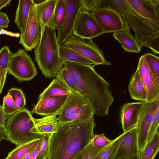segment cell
<instances>
[{"label":"cell","mask_w":159,"mask_h":159,"mask_svg":"<svg viewBox=\"0 0 159 159\" xmlns=\"http://www.w3.org/2000/svg\"><path fill=\"white\" fill-rule=\"evenodd\" d=\"M96 126L93 117L60 123L49 136L48 159H71L91 142Z\"/></svg>","instance_id":"6da1fadb"},{"label":"cell","mask_w":159,"mask_h":159,"mask_svg":"<svg viewBox=\"0 0 159 159\" xmlns=\"http://www.w3.org/2000/svg\"><path fill=\"white\" fill-rule=\"evenodd\" d=\"M64 66L73 77L80 94L87 101L94 113L107 116L114 99L110 84L95 70L93 65L66 62Z\"/></svg>","instance_id":"7a4b0ae2"},{"label":"cell","mask_w":159,"mask_h":159,"mask_svg":"<svg viewBox=\"0 0 159 159\" xmlns=\"http://www.w3.org/2000/svg\"><path fill=\"white\" fill-rule=\"evenodd\" d=\"M55 25H46L40 42L34 50L35 61L42 74L48 78H55L64 62L60 55V47Z\"/></svg>","instance_id":"3957f363"},{"label":"cell","mask_w":159,"mask_h":159,"mask_svg":"<svg viewBox=\"0 0 159 159\" xmlns=\"http://www.w3.org/2000/svg\"><path fill=\"white\" fill-rule=\"evenodd\" d=\"M107 6L117 11L122 18L124 30H133L141 48L151 39L159 34V25L145 17L127 0H108Z\"/></svg>","instance_id":"277c9868"},{"label":"cell","mask_w":159,"mask_h":159,"mask_svg":"<svg viewBox=\"0 0 159 159\" xmlns=\"http://www.w3.org/2000/svg\"><path fill=\"white\" fill-rule=\"evenodd\" d=\"M34 118L27 109L19 110L8 116L3 131L7 140L19 146L42 137L33 133L34 125Z\"/></svg>","instance_id":"5b68a950"},{"label":"cell","mask_w":159,"mask_h":159,"mask_svg":"<svg viewBox=\"0 0 159 159\" xmlns=\"http://www.w3.org/2000/svg\"><path fill=\"white\" fill-rule=\"evenodd\" d=\"M8 72L20 82L30 80L37 74L31 58L25 50L22 49H19L16 52L12 53Z\"/></svg>","instance_id":"8992f818"},{"label":"cell","mask_w":159,"mask_h":159,"mask_svg":"<svg viewBox=\"0 0 159 159\" xmlns=\"http://www.w3.org/2000/svg\"><path fill=\"white\" fill-rule=\"evenodd\" d=\"M63 44L92 61L95 66L111 65L106 60L103 52L91 39H82L72 35Z\"/></svg>","instance_id":"52a82bcc"},{"label":"cell","mask_w":159,"mask_h":159,"mask_svg":"<svg viewBox=\"0 0 159 159\" xmlns=\"http://www.w3.org/2000/svg\"><path fill=\"white\" fill-rule=\"evenodd\" d=\"M159 108V98L143 102L140 109L136 126L139 153L147 143L149 129L154 116Z\"/></svg>","instance_id":"ba28073f"},{"label":"cell","mask_w":159,"mask_h":159,"mask_svg":"<svg viewBox=\"0 0 159 159\" xmlns=\"http://www.w3.org/2000/svg\"><path fill=\"white\" fill-rule=\"evenodd\" d=\"M102 29L103 33H115L124 30L119 13L109 7H99L90 12Z\"/></svg>","instance_id":"9c48e42d"},{"label":"cell","mask_w":159,"mask_h":159,"mask_svg":"<svg viewBox=\"0 0 159 159\" xmlns=\"http://www.w3.org/2000/svg\"><path fill=\"white\" fill-rule=\"evenodd\" d=\"M34 4L30 8L25 29L20 35L19 41L27 51H31L35 48L40 42L42 35V29Z\"/></svg>","instance_id":"30bf717a"},{"label":"cell","mask_w":159,"mask_h":159,"mask_svg":"<svg viewBox=\"0 0 159 159\" xmlns=\"http://www.w3.org/2000/svg\"><path fill=\"white\" fill-rule=\"evenodd\" d=\"M66 13L62 24L56 30L57 31V38L60 47L72 35L76 20L80 12L81 0H65Z\"/></svg>","instance_id":"8fae6325"},{"label":"cell","mask_w":159,"mask_h":159,"mask_svg":"<svg viewBox=\"0 0 159 159\" xmlns=\"http://www.w3.org/2000/svg\"><path fill=\"white\" fill-rule=\"evenodd\" d=\"M102 29L90 12L81 10L77 18L73 35L81 39H92L103 34Z\"/></svg>","instance_id":"7c38bea8"},{"label":"cell","mask_w":159,"mask_h":159,"mask_svg":"<svg viewBox=\"0 0 159 159\" xmlns=\"http://www.w3.org/2000/svg\"><path fill=\"white\" fill-rule=\"evenodd\" d=\"M137 69L146 92V101L159 98V77L151 70L144 55L139 59Z\"/></svg>","instance_id":"4fadbf2b"},{"label":"cell","mask_w":159,"mask_h":159,"mask_svg":"<svg viewBox=\"0 0 159 159\" xmlns=\"http://www.w3.org/2000/svg\"><path fill=\"white\" fill-rule=\"evenodd\" d=\"M67 95L47 97L38 99L37 103L30 112L45 116L58 115L65 104Z\"/></svg>","instance_id":"5bb4252c"},{"label":"cell","mask_w":159,"mask_h":159,"mask_svg":"<svg viewBox=\"0 0 159 159\" xmlns=\"http://www.w3.org/2000/svg\"><path fill=\"white\" fill-rule=\"evenodd\" d=\"M123 133L114 159L130 157L139 153L136 127Z\"/></svg>","instance_id":"9a60e30c"},{"label":"cell","mask_w":159,"mask_h":159,"mask_svg":"<svg viewBox=\"0 0 159 159\" xmlns=\"http://www.w3.org/2000/svg\"><path fill=\"white\" fill-rule=\"evenodd\" d=\"M143 103L141 101L128 102L121 107L120 118L124 132L136 127Z\"/></svg>","instance_id":"2e32d148"},{"label":"cell","mask_w":159,"mask_h":159,"mask_svg":"<svg viewBox=\"0 0 159 159\" xmlns=\"http://www.w3.org/2000/svg\"><path fill=\"white\" fill-rule=\"evenodd\" d=\"M145 17L159 25V0H127Z\"/></svg>","instance_id":"e0dca14e"},{"label":"cell","mask_w":159,"mask_h":159,"mask_svg":"<svg viewBox=\"0 0 159 159\" xmlns=\"http://www.w3.org/2000/svg\"><path fill=\"white\" fill-rule=\"evenodd\" d=\"M58 0H44L39 3H34L42 32L46 25L55 24V12Z\"/></svg>","instance_id":"ac0fdd59"},{"label":"cell","mask_w":159,"mask_h":159,"mask_svg":"<svg viewBox=\"0 0 159 159\" xmlns=\"http://www.w3.org/2000/svg\"><path fill=\"white\" fill-rule=\"evenodd\" d=\"M34 120L35 124L32 132L42 137L56 132L60 123L56 116H45L39 119L34 118Z\"/></svg>","instance_id":"d6986e66"},{"label":"cell","mask_w":159,"mask_h":159,"mask_svg":"<svg viewBox=\"0 0 159 159\" xmlns=\"http://www.w3.org/2000/svg\"><path fill=\"white\" fill-rule=\"evenodd\" d=\"M89 105L86 99L80 94L71 92L67 95V99L60 110L58 117L75 113Z\"/></svg>","instance_id":"ffe728a7"},{"label":"cell","mask_w":159,"mask_h":159,"mask_svg":"<svg viewBox=\"0 0 159 159\" xmlns=\"http://www.w3.org/2000/svg\"><path fill=\"white\" fill-rule=\"evenodd\" d=\"M113 36L121 45L125 51L128 52L139 53L141 49L139 43L130 31L124 30L114 33Z\"/></svg>","instance_id":"44dd1931"},{"label":"cell","mask_w":159,"mask_h":159,"mask_svg":"<svg viewBox=\"0 0 159 159\" xmlns=\"http://www.w3.org/2000/svg\"><path fill=\"white\" fill-rule=\"evenodd\" d=\"M34 3L33 0L18 1L14 22L17 26L20 34L23 33L25 29L30 8Z\"/></svg>","instance_id":"7402d4cb"},{"label":"cell","mask_w":159,"mask_h":159,"mask_svg":"<svg viewBox=\"0 0 159 159\" xmlns=\"http://www.w3.org/2000/svg\"><path fill=\"white\" fill-rule=\"evenodd\" d=\"M128 89L130 96L132 98L142 102L146 101V92L137 69L130 79Z\"/></svg>","instance_id":"603a6c76"},{"label":"cell","mask_w":159,"mask_h":159,"mask_svg":"<svg viewBox=\"0 0 159 159\" xmlns=\"http://www.w3.org/2000/svg\"><path fill=\"white\" fill-rule=\"evenodd\" d=\"M60 55L64 63L68 62L87 65H94L92 61L64 44L60 48Z\"/></svg>","instance_id":"cb8c5ba5"},{"label":"cell","mask_w":159,"mask_h":159,"mask_svg":"<svg viewBox=\"0 0 159 159\" xmlns=\"http://www.w3.org/2000/svg\"><path fill=\"white\" fill-rule=\"evenodd\" d=\"M71 93L66 86L55 78L40 94L38 99L50 96L68 95Z\"/></svg>","instance_id":"d4e9b609"},{"label":"cell","mask_w":159,"mask_h":159,"mask_svg":"<svg viewBox=\"0 0 159 159\" xmlns=\"http://www.w3.org/2000/svg\"><path fill=\"white\" fill-rule=\"evenodd\" d=\"M159 150V133L157 131L139 153V159H153Z\"/></svg>","instance_id":"484cf974"},{"label":"cell","mask_w":159,"mask_h":159,"mask_svg":"<svg viewBox=\"0 0 159 159\" xmlns=\"http://www.w3.org/2000/svg\"><path fill=\"white\" fill-rule=\"evenodd\" d=\"M94 112L89 105H88L78 112L72 115L58 117L60 123L71 122L77 120H83L93 117Z\"/></svg>","instance_id":"4316f807"},{"label":"cell","mask_w":159,"mask_h":159,"mask_svg":"<svg viewBox=\"0 0 159 159\" xmlns=\"http://www.w3.org/2000/svg\"><path fill=\"white\" fill-rule=\"evenodd\" d=\"M55 78L66 86L71 92L80 94L73 77L65 66L61 69Z\"/></svg>","instance_id":"83f0119b"},{"label":"cell","mask_w":159,"mask_h":159,"mask_svg":"<svg viewBox=\"0 0 159 159\" xmlns=\"http://www.w3.org/2000/svg\"><path fill=\"white\" fill-rule=\"evenodd\" d=\"M40 139L17 146L15 148L8 153L7 156L9 159H21L29 150L37 145L40 142Z\"/></svg>","instance_id":"f1b7e54d"},{"label":"cell","mask_w":159,"mask_h":159,"mask_svg":"<svg viewBox=\"0 0 159 159\" xmlns=\"http://www.w3.org/2000/svg\"><path fill=\"white\" fill-rule=\"evenodd\" d=\"M105 148L98 149L93 145L91 141L71 159H98Z\"/></svg>","instance_id":"f546056e"},{"label":"cell","mask_w":159,"mask_h":159,"mask_svg":"<svg viewBox=\"0 0 159 159\" xmlns=\"http://www.w3.org/2000/svg\"><path fill=\"white\" fill-rule=\"evenodd\" d=\"M123 135L124 133L113 139L112 143L103 151L98 159H114Z\"/></svg>","instance_id":"4dcf8cb0"},{"label":"cell","mask_w":159,"mask_h":159,"mask_svg":"<svg viewBox=\"0 0 159 159\" xmlns=\"http://www.w3.org/2000/svg\"><path fill=\"white\" fill-rule=\"evenodd\" d=\"M7 94L12 97L18 111L25 108L26 104V99L21 89L12 88L8 90Z\"/></svg>","instance_id":"1f68e13d"},{"label":"cell","mask_w":159,"mask_h":159,"mask_svg":"<svg viewBox=\"0 0 159 159\" xmlns=\"http://www.w3.org/2000/svg\"><path fill=\"white\" fill-rule=\"evenodd\" d=\"M66 13V5L65 0H58L55 12L54 22L55 28L63 22Z\"/></svg>","instance_id":"d6a6232c"},{"label":"cell","mask_w":159,"mask_h":159,"mask_svg":"<svg viewBox=\"0 0 159 159\" xmlns=\"http://www.w3.org/2000/svg\"><path fill=\"white\" fill-rule=\"evenodd\" d=\"M12 53L7 46H4L0 50V72H8V65Z\"/></svg>","instance_id":"836d02e7"},{"label":"cell","mask_w":159,"mask_h":159,"mask_svg":"<svg viewBox=\"0 0 159 159\" xmlns=\"http://www.w3.org/2000/svg\"><path fill=\"white\" fill-rule=\"evenodd\" d=\"M148 65L152 72L159 77V58L155 54L146 53L144 54Z\"/></svg>","instance_id":"e575fe53"},{"label":"cell","mask_w":159,"mask_h":159,"mask_svg":"<svg viewBox=\"0 0 159 159\" xmlns=\"http://www.w3.org/2000/svg\"><path fill=\"white\" fill-rule=\"evenodd\" d=\"M2 106L4 112L8 116L18 111L12 97L8 94L3 98V103Z\"/></svg>","instance_id":"d590c367"},{"label":"cell","mask_w":159,"mask_h":159,"mask_svg":"<svg viewBox=\"0 0 159 159\" xmlns=\"http://www.w3.org/2000/svg\"><path fill=\"white\" fill-rule=\"evenodd\" d=\"M113 141V140H111L106 137L104 133H103L100 134L94 135L92 143L97 148L102 149L109 146Z\"/></svg>","instance_id":"8d00e7d4"},{"label":"cell","mask_w":159,"mask_h":159,"mask_svg":"<svg viewBox=\"0 0 159 159\" xmlns=\"http://www.w3.org/2000/svg\"><path fill=\"white\" fill-rule=\"evenodd\" d=\"M50 135L45 136L40 139V148L35 159H48V141Z\"/></svg>","instance_id":"74e56055"},{"label":"cell","mask_w":159,"mask_h":159,"mask_svg":"<svg viewBox=\"0 0 159 159\" xmlns=\"http://www.w3.org/2000/svg\"><path fill=\"white\" fill-rule=\"evenodd\" d=\"M81 10L87 12H90L96 8L100 6L102 0H81Z\"/></svg>","instance_id":"f35d334b"},{"label":"cell","mask_w":159,"mask_h":159,"mask_svg":"<svg viewBox=\"0 0 159 159\" xmlns=\"http://www.w3.org/2000/svg\"><path fill=\"white\" fill-rule=\"evenodd\" d=\"M159 125V108L156 111L150 127L148 134L147 143L150 141L158 131Z\"/></svg>","instance_id":"ab89813d"},{"label":"cell","mask_w":159,"mask_h":159,"mask_svg":"<svg viewBox=\"0 0 159 159\" xmlns=\"http://www.w3.org/2000/svg\"><path fill=\"white\" fill-rule=\"evenodd\" d=\"M155 54H159V34L151 39L145 45Z\"/></svg>","instance_id":"60d3db41"},{"label":"cell","mask_w":159,"mask_h":159,"mask_svg":"<svg viewBox=\"0 0 159 159\" xmlns=\"http://www.w3.org/2000/svg\"><path fill=\"white\" fill-rule=\"evenodd\" d=\"M9 20L7 14L0 11V29L8 28Z\"/></svg>","instance_id":"b9f144b4"},{"label":"cell","mask_w":159,"mask_h":159,"mask_svg":"<svg viewBox=\"0 0 159 159\" xmlns=\"http://www.w3.org/2000/svg\"><path fill=\"white\" fill-rule=\"evenodd\" d=\"M8 116L4 112L2 106L0 105V128H4Z\"/></svg>","instance_id":"7bdbcfd3"},{"label":"cell","mask_w":159,"mask_h":159,"mask_svg":"<svg viewBox=\"0 0 159 159\" xmlns=\"http://www.w3.org/2000/svg\"><path fill=\"white\" fill-rule=\"evenodd\" d=\"M7 74V72H0V94L5 83Z\"/></svg>","instance_id":"ee69618b"},{"label":"cell","mask_w":159,"mask_h":159,"mask_svg":"<svg viewBox=\"0 0 159 159\" xmlns=\"http://www.w3.org/2000/svg\"><path fill=\"white\" fill-rule=\"evenodd\" d=\"M41 145L40 141L32 152L29 159H35L38 154Z\"/></svg>","instance_id":"f6af8a7d"},{"label":"cell","mask_w":159,"mask_h":159,"mask_svg":"<svg viewBox=\"0 0 159 159\" xmlns=\"http://www.w3.org/2000/svg\"><path fill=\"white\" fill-rule=\"evenodd\" d=\"M11 0H0V11L3 7L10 5Z\"/></svg>","instance_id":"bcb514c9"},{"label":"cell","mask_w":159,"mask_h":159,"mask_svg":"<svg viewBox=\"0 0 159 159\" xmlns=\"http://www.w3.org/2000/svg\"><path fill=\"white\" fill-rule=\"evenodd\" d=\"M36 147H34L29 150L21 159H29L32 152Z\"/></svg>","instance_id":"7dc6e473"},{"label":"cell","mask_w":159,"mask_h":159,"mask_svg":"<svg viewBox=\"0 0 159 159\" xmlns=\"http://www.w3.org/2000/svg\"><path fill=\"white\" fill-rule=\"evenodd\" d=\"M6 139L7 138L4 134L3 129L0 128V142L2 140Z\"/></svg>","instance_id":"c3c4849f"},{"label":"cell","mask_w":159,"mask_h":159,"mask_svg":"<svg viewBox=\"0 0 159 159\" xmlns=\"http://www.w3.org/2000/svg\"><path fill=\"white\" fill-rule=\"evenodd\" d=\"M118 159H139V154L128 157H123Z\"/></svg>","instance_id":"681fc988"},{"label":"cell","mask_w":159,"mask_h":159,"mask_svg":"<svg viewBox=\"0 0 159 159\" xmlns=\"http://www.w3.org/2000/svg\"><path fill=\"white\" fill-rule=\"evenodd\" d=\"M5 159H9V157L7 156V157L6 158H5Z\"/></svg>","instance_id":"f907efd6"}]
</instances>
